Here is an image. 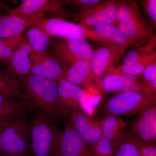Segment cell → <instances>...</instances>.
I'll list each match as a JSON object with an SVG mask.
<instances>
[{
    "label": "cell",
    "instance_id": "6da1fadb",
    "mask_svg": "<svg viewBox=\"0 0 156 156\" xmlns=\"http://www.w3.org/2000/svg\"><path fill=\"white\" fill-rule=\"evenodd\" d=\"M116 26L134 45L147 43L151 39L153 27L144 17L136 2L119 1Z\"/></svg>",
    "mask_w": 156,
    "mask_h": 156
},
{
    "label": "cell",
    "instance_id": "7a4b0ae2",
    "mask_svg": "<svg viewBox=\"0 0 156 156\" xmlns=\"http://www.w3.org/2000/svg\"><path fill=\"white\" fill-rule=\"evenodd\" d=\"M156 105V92L132 91L120 93L105 99L98 106L102 117L131 116Z\"/></svg>",
    "mask_w": 156,
    "mask_h": 156
},
{
    "label": "cell",
    "instance_id": "3957f363",
    "mask_svg": "<svg viewBox=\"0 0 156 156\" xmlns=\"http://www.w3.org/2000/svg\"><path fill=\"white\" fill-rule=\"evenodd\" d=\"M25 97L49 117L58 116V84L40 76L30 74L21 79Z\"/></svg>",
    "mask_w": 156,
    "mask_h": 156
},
{
    "label": "cell",
    "instance_id": "277c9868",
    "mask_svg": "<svg viewBox=\"0 0 156 156\" xmlns=\"http://www.w3.org/2000/svg\"><path fill=\"white\" fill-rule=\"evenodd\" d=\"M61 131L45 117L37 116L29 124L33 156H53L58 152Z\"/></svg>",
    "mask_w": 156,
    "mask_h": 156
},
{
    "label": "cell",
    "instance_id": "5b68a950",
    "mask_svg": "<svg viewBox=\"0 0 156 156\" xmlns=\"http://www.w3.org/2000/svg\"><path fill=\"white\" fill-rule=\"evenodd\" d=\"M31 151L29 124L24 116L15 118L0 136V154L28 156Z\"/></svg>",
    "mask_w": 156,
    "mask_h": 156
},
{
    "label": "cell",
    "instance_id": "8992f818",
    "mask_svg": "<svg viewBox=\"0 0 156 156\" xmlns=\"http://www.w3.org/2000/svg\"><path fill=\"white\" fill-rule=\"evenodd\" d=\"M50 54L62 62L66 68L78 60L91 62L94 51L84 37L56 40L51 42Z\"/></svg>",
    "mask_w": 156,
    "mask_h": 156
},
{
    "label": "cell",
    "instance_id": "52a82bcc",
    "mask_svg": "<svg viewBox=\"0 0 156 156\" xmlns=\"http://www.w3.org/2000/svg\"><path fill=\"white\" fill-rule=\"evenodd\" d=\"M102 131L99 141L90 148L92 156H113L117 145L126 133L127 123L120 117L107 115L101 119Z\"/></svg>",
    "mask_w": 156,
    "mask_h": 156
},
{
    "label": "cell",
    "instance_id": "ba28073f",
    "mask_svg": "<svg viewBox=\"0 0 156 156\" xmlns=\"http://www.w3.org/2000/svg\"><path fill=\"white\" fill-rule=\"evenodd\" d=\"M57 112L58 116L69 115L74 108L81 106L97 94L62 78L57 83Z\"/></svg>",
    "mask_w": 156,
    "mask_h": 156
},
{
    "label": "cell",
    "instance_id": "9c48e42d",
    "mask_svg": "<svg viewBox=\"0 0 156 156\" xmlns=\"http://www.w3.org/2000/svg\"><path fill=\"white\" fill-rule=\"evenodd\" d=\"M23 20V19H22ZM28 27L41 29L53 37L67 39L77 36H86L88 28L81 24H76L58 18H38L23 20Z\"/></svg>",
    "mask_w": 156,
    "mask_h": 156
},
{
    "label": "cell",
    "instance_id": "30bf717a",
    "mask_svg": "<svg viewBox=\"0 0 156 156\" xmlns=\"http://www.w3.org/2000/svg\"><path fill=\"white\" fill-rule=\"evenodd\" d=\"M69 122L90 147L99 141L102 131L101 120L90 115L81 107L73 108L69 115Z\"/></svg>",
    "mask_w": 156,
    "mask_h": 156
},
{
    "label": "cell",
    "instance_id": "8fae6325",
    "mask_svg": "<svg viewBox=\"0 0 156 156\" xmlns=\"http://www.w3.org/2000/svg\"><path fill=\"white\" fill-rule=\"evenodd\" d=\"M118 6L119 1H101L95 7L80 11L77 17L82 21L81 24L86 27L103 24L115 25Z\"/></svg>",
    "mask_w": 156,
    "mask_h": 156
},
{
    "label": "cell",
    "instance_id": "7c38bea8",
    "mask_svg": "<svg viewBox=\"0 0 156 156\" xmlns=\"http://www.w3.org/2000/svg\"><path fill=\"white\" fill-rule=\"evenodd\" d=\"M31 69L30 74L36 75L58 83L62 78L66 67L55 56L48 53L30 54Z\"/></svg>",
    "mask_w": 156,
    "mask_h": 156
},
{
    "label": "cell",
    "instance_id": "4fadbf2b",
    "mask_svg": "<svg viewBox=\"0 0 156 156\" xmlns=\"http://www.w3.org/2000/svg\"><path fill=\"white\" fill-rule=\"evenodd\" d=\"M63 4L54 0H23L10 13L23 20L43 18L48 13L60 12Z\"/></svg>",
    "mask_w": 156,
    "mask_h": 156
},
{
    "label": "cell",
    "instance_id": "5bb4252c",
    "mask_svg": "<svg viewBox=\"0 0 156 156\" xmlns=\"http://www.w3.org/2000/svg\"><path fill=\"white\" fill-rule=\"evenodd\" d=\"M58 151L61 156H92L89 146L69 122L61 131Z\"/></svg>",
    "mask_w": 156,
    "mask_h": 156
},
{
    "label": "cell",
    "instance_id": "9a60e30c",
    "mask_svg": "<svg viewBox=\"0 0 156 156\" xmlns=\"http://www.w3.org/2000/svg\"><path fill=\"white\" fill-rule=\"evenodd\" d=\"M126 48L105 47L94 52L91 61L92 72L98 87L105 73H110L125 53Z\"/></svg>",
    "mask_w": 156,
    "mask_h": 156
},
{
    "label": "cell",
    "instance_id": "2e32d148",
    "mask_svg": "<svg viewBox=\"0 0 156 156\" xmlns=\"http://www.w3.org/2000/svg\"><path fill=\"white\" fill-rule=\"evenodd\" d=\"M86 36L102 44L105 47L115 48H127L134 45L116 26L103 24L88 30Z\"/></svg>",
    "mask_w": 156,
    "mask_h": 156
},
{
    "label": "cell",
    "instance_id": "e0dca14e",
    "mask_svg": "<svg viewBox=\"0 0 156 156\" xmlns=\"http://www.w3.org/2000/svg\"><path fill=\"white\" fill-rule=\"evenodd\" d=\"M130 132L135 134L143 143L156 142V105L137 115L131 124Z\"/></svg>",
    "mask_w": 156,
    "mask_h": 156
},
{
    "label": "cell",
    "instance_id": "ac0fdd59",
    "mask_svg": "<svg viewBox=\"0 0 156 156\" xmlns=\"http://www.w3.org/2000/svg\"><path fill=\"white\" fill-rule=\"evenodd\" d=\"M62 78L77 86L86 87L87 90L97 93L94 89L95 76L92 72L91 62L78 60L65 71Z\"/></svg>",
    "mask_w": 156,
    "mask_h": 156
},
{
    "label": "cell",
    "instance_id": "d6986e66",
    "mask_svg": "<svg viewBox=\"0 0 156 156\" xmlns=\"http://www.w3.org/2000/svg\"><path fill=\"white\" fill-rule=\"evenodd\" d=\"M32 50L24 38L7 62L10 75L17 79L23 78L30 74L31 69L30 54Z\"/></svg>",
    "mask_w": 156,
    "mask_h": 156
},
{
    "label": "cell",
    "instance_id": "ffe728a7",
    "mask_svg": "<svg viewBox=\"0 0 156 156\" xmlns=\"http://www.w3.org/2000/svg\"><path fill=\"white\" fill-rule=\"evenodd\" d=\"M32 105L26 98L14 99L0 95V121L22 115Z\"/></svg>",
    "mask_w": 156,
    "mask_h": 156
},
{
    "label": "cell",
    "instance_id": "44dd1931",
    "mask_svg": "<svg viewBox=\"0 0 156 156\" xmlns=\"http://www.w3.org/2000/svg\"><path fill=\"white\" fill-rule=\"evenodd\" d=\"M27 27L26 23L16 15L10 12L4 14L0 17V38H9L23 33Z\"/></svg>",
    "mask_w": 156,
    "mask_h": 156
},
{
    "label": "cell",
    "instance_id": "7402d4cb",
    "mask_svg": "<svg viewBox=\"0 0 156 156\" xmlns=\"http://www.w3.org/2000/svg\"><path fill=\"white\" fill-rule=\"evenodd\" d=\"M25 38L30 45L32 53L42 54L48 53L52 37L44 30L31 27L26 33Z\"/></svg>",
    "mask_w": 156,
    "mask_h": 156
},
{
    "label": "cell",
    "instance_id": "603a6c76",
    "mask_svg": "<svg viewBox=\"0 0 156 156\" xmlns=\"http://www.w3.org/2000/svg\"><path fill=\"white\" fill-rule=\"evenodd\" d=\"M142 143L135 134L128 132L120 140L113 156H140Z\"/></svg>",
    "mask_w": 156,
    "mask_h": 156
},
{
    "label": "cell",
    "instance_id": "cb8c5ba5",
    "mask_svg": "<svg viewBox=\"0 0 156 156\" xmlns=\"http://www.w3.org/2000/svg\"><path fill=\"white\" fill-rule=\"evenodd\" d=\"M0 95L14 99L26 98L18 80L11 75L0 73Z\"/></svg>",
    "mask_w": 156,
    "mask_h": 156
},
{
    "label": "cell",
    "instance_id": "d4e9b609",
    "mask_svg": "<svg viewBox=\"0 0 156 156\" xmlns=\"http://www.w3.org/2000/svg\"><path fill=\"white\" fill-rule=\"evenodd\" d=\"M156 37L154 35L151 39L144 46L131 50L124 56L123 65H130L150 53L156 51Z\"/></svg>",
    "mask_w": 156,
    "mask_h": 156
},
{
    "label": "cell",
    "instance_id": "484cf974",
    "mask_svg": "<svg viewBox=\"0 0 156 156\" xmlns=\"http://www.w3.org/2000/svg\"><path fill=\"white\" fill-rule=\"evenodd\" d=\"M24 38L23 33L9 38H0V62L9 61Z\"/></svg>",
    "mask_w": 156,
    "mask_h": 156
},
{
    "label": "cell",
    "instance_id": "4316f807",
    "mask_svg": "<svg viewBox=\"0 0 156 156\" xmlns=\"http://www.w3.org/2000/svg\"><path fill=\"white\" fill-rule=\"evenodd\" d=\"M156 59V51L150 53L142 58H140L133 64L130 65H123L119 73L127 74L136 76L142 75L145 68L152 62Z\"/></svg>",
    "mask_w": 156,
    "mask_h": 156
},
{
    "label": "cell",
    "instance_id": "83f0119b",
    "mask_svg": "<svg viewBox=\"0 0 156 156\" xmlns=\"http://www.w3.org/2000/svg\"><path fill=\"white\" fill-rule=\"evenodd\" d=\"M122 76L119 73L107 74L101 80L99 89L106 93L119 92L122 88Z\"/></svg>",
    "mask_w": 156,
    "mask_h": 156
},
{
    "label": "cell",
    "instance_id": "f1b7e54d",
    "mask_svg": "<svg viewBox=\"0 0 156 156\" xmlns=\"http://www.w3.org/2000/svg\"><path fill=\"white\" fill-rule=\"evenodd\" d=\"M119 73L122 76L123 82L122 88L119 93L132 91L152 92L138 76L122 73Z\"/></svg>",
    "mask_w": 156,
    "mask_h": 156
},
{
    "label": "cell",
    "instance_id": "f546056e",
    "mask_svg": "<svg viewBox=\"0 0 156 156\" xmlns=\"http://www.w3.org/2000/svg\"><path fill=\"white\" fill-rule=\"evenodd\" d=\"M140 80L153 92H156V59L145 68Z\"/></svg>",
    "mask_w": 156,
    "mask_h": 156
},
{
    "label": "cell",
    "instance_id": "4dcf8cb0",
    "mask_svg": "<svg viewBox=\"0 0 156 156\" xmlns=\"http://www.w3.org/2000/svg\"><path fill=\"white\" fill-rule=\"evenodd\" d=\"M101 1L99 0H73V1H63L62 3L68 4L71 6L81 9V11H85L93 8L97 5Z\"/></svg>",
    "mask_w": 156,
    "mask_h": 156
},
{
    "label": "cell",
    "instance_id": "1f68e13d",
    "mask_svg": "<svg viewBox=\"0 0 156 156\" xmlns=\"http://www.w3.org/2000/svg\"><path fill=\"white\" fill-rule=\"evenodd\" d=\"M144 7L151 19L153 25L156 27V1L146 0L143 2Z\"/></svg>",
    "mask_w": 156,
    "mask_h": 156
},
{
    "label": "cell",
    "instance_id": "d6a6232c",
    "mask_svg": "<svg viewBox=\"0 0 156 156\" xmlns=\"http://www.w3.org/2000/svg\"><path fill=\"white\" fill-rule=\"evenodd\" d=\"M140 156H156V142L143 143L140 148Z\"/></svg>",
    "mask_w": 156,
    "mask_h": 156
},
{
    "label": "cell",
    "instance_id": "836d02e7",
    "mask_svg": "<svg viewBox=\"0 0 156 156\" xmlns=\"http://www.w3.org/2000/svg\"><path fill=\"white\" fill-rule=\"evenodd\" d=\"M16 118H11L2 120L0 122V136L3 131L10 125Z\"/></svg>",
    "mask_w": 156,
    "mask_h": 156
},
{
    "label": "cell",
    "instance_id": "e575fe53",
    "mask_svg": "<svg viewBox=\"0 0 156 156\" xmlns=\"http://www.w3.org/2000/svg\"><path fill=\"white\" fill-rule=\"evenodd\" d=\"M53 156H61V155H60V154H59V152H58L56 153Z\"/></svg>",
    "mask_w": 156,
    "mask_h": 156
},
{
    "label": "cell",
    "instance_id": "d590c367",
    "mask_svg": "<svg viewBox=\"0 0 156 156\" xmlns=\"http://www.w3.org/2000/svg\"><path fill=\"white\" fill-rule=\"evenodd\" d=\"M0 156H11L7 155L4 154H0Z\"/></svg>",
    "mask_w": 156,
    "mask_h": 156
},
{
    "label": "cell",
    "instance_id": "8d00e7d4",
    "mask_svg": "<svg viewBox=\"0 0 156 156\" xmlns=\"http://www.w3.org/2000/svg\"><path fill=\"white\" fill-rule=\"evenodd\" d=\"M2 15H3V14H0V17H1V16H2Z\"/></svg>",
    "mask_w": 156,
    "mask_h": 156
},
{
    "label": "cell",
    "instance_id": "74e56055",
    "mask_svg": "<svg viewBox=\"0 0 156 156\" xmlns=\"http://www.w3.org/2000/svg\"><path fill=\"white\" fill-rule=\"evenodd\" d=\"M2 121V120H1V121H0V122H1V121Z\"/></svg>",
    "mask_w": 156,
    "mask_h": 156
}]
</instances>
